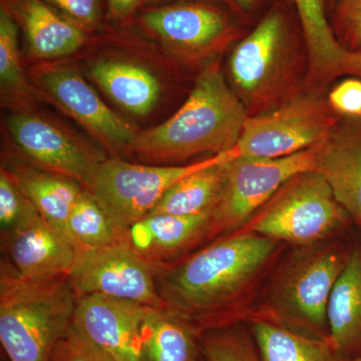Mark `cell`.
Instances as JSON below:
<instances>
[{
  "label": "cell",
  "instance_id": "6da1fadb",
  "mask_svg": "<svg viewBox=\"0 0 361 361\" xmlns=\"http://www.w3.org/2000/svg\"><path fill=\"white\" fill-rule=\"evenodd\" d=\"M278 242L253 232L226 235L173 267L158 268L165 310L203 336L231 325L239 299L270 264Z\"/></svg>",
  "mask_w": 361,
  "mask_h": 361
},
{
  "label": "cell",
  "instance_id": "7a4b0ae2",
  "mask_svg": "<svg viewBox=\"0 0 361 361\" xmlns=\"http://www.w3.org/2000/svg\"><path fill=\"white\" fill-rule=\"evenodd\" d=\"M248 113L217 65L203 70L182 108L153 129L137 133L128 152L148 160L183 161L232 151Z\"/></svg>",
  "mask_w": 361,
  "mask_h": 361
},
{
  "label": "cell",
  "instance_id": "3957f363",
  "mask_svg": "<svg viewBox=\"0 0 361 361\" xmlns=\"http://www.w3.org/2000/svg\"><path fill=\"white\" fill-rule=\"evenodd\" d=\"M77 300L68 276L33 281L2 263L0 341L9 361H51L73 326Z\"/></svg>",
  "mask_w": 361,
  "mask_h": 361
},
{
  "label": "cell",
  "instance_id": "277c9868",
  "mask_svg": "<svg viewBox=\"0 0 361 361\" xmlns=\"http://www.w3.org/2000/svg\"><path fill=\"white\" fill-rule=\"evenodd\" d=\"M229 73L249 116H258L303 92L307 54H301L283 13L274 9L233 49Z\"/></svg>",
  "mask_w": 361,
  "mask_h": 361
},
{
  "label": "cell",
  "instance_id": "5b68a950",
  "mask_svg": "<svg viewBox=\"0 0 361 361\" xmlns=\"http://www.w3.org/2000/svg\"><path fill=\"white\" fill-rule=\"evenodd\" d=\"M350 251L336 239L295 247L275 277L269 313L263 317L306 336L329 337L330 296Z\"/></svg>",
  "mask_w": 361,
  "mask_h": 361
},
{
  "label": "cell",
  "instance_id": "8992f818",
  "mask_svg": "<svg viewBox=\"0 0 361 361\" xmlns=\"http://www.w3.org/2000/svg\"><path fill=\"white\" fill-rule=\"evenodd\" d=\"M353 223L324 177L310 170L287 180L254 215L247 231L295 247L310 246L336 238Z\"/></svg>",
  "mask_w": 361,
  "mask_h": 361
},
{
  "label": "cell",
  "instance_id": "52a82bcc",
  "mask_svg": "<svg viewBox=\"0 0 361 361\" xmlns=\"http://www.w3.org/2000/svg\"><path fill=\"white\" fill-rule=\"evenodd\" d=\"M342 116L317 92H300L261 115L248 116L237 156L275 159L313 148L329 137Z\"/></svg>",
  "mask_w": 361,
  "mask_h": 361
},
{
  "label": "cell",
  "instance_id": "ba28073f",
  "mask_svg": "<svg viewBox=\"0 0 361 361\" xmlns=\"http://www.w3.org/2000/svg\"><path fill=\"white\" fill-rule=\"evenodd\" d=\"M216 156L189 165L164 167L139 165L121 159L104 160L87 191L103 207L114 225L126 232L146 217L176 183L212 163Z\"/></svg>",
  "mask_w": 361,
  "mask_h": 361
},
{
  "label": "cell",
  "instance_id": "9c48e42d",
  "mask_svg": "<svg viewBox=\"0 0 361 361\" xmlns=\"http://www.w3.org/2000/svg\"><path fill=\"white\" fill-rule=\"evenodd\" d=\"M315 166L316 146L282 158L233 157L214 211L212 237L241 229L287 180Z\"/></svg>",
  "mask_w": 361,
  "mask_h": 361
},
{
  "label": "cell",
  "instance_id": "30bf717a",
  "mask_svg": "<svg viewBox=\"0 0 361 361\" xmlns=\"http://www.w3.org/2000/svg\"><path fill=\"white\" fill-rule=\"evenodd\" d=\"M157 272L155 265L123 240L113 245L80 249L68 279L78 297L102 295L165 310Z\"/></svg>",
  "mask_w": 361,
  "mask_h": 361
},
{
  "label": "cell",
  "instance_id": "8fae6325",
  "mask_svg": "<svg viewBox=\"0 0 361 361\" xmlns=\"http://www.w3.org/2000/svg\"><path fill=\"white\" fill-rule=\"evenodd\" d=\"M147 306L102 295L78 297L73 326L114 361H142Z\"/></svg>",
  "mask_w": 361,
  "mask_h": 361
},
{
  "label": "cell",
  "instance_id": "7c38bea8",
  "mask_svg": "<svg viewBox=\"0 0 361 361\" xmlns=\"http://www.w3.org/2000/svg\"><path fill=\"white\" fill-rule=\"evenodd\" d=\"M7 123L13 141L35 165L89 189L104 159L39 116L16 114Z\"/></svg>",
  "mask_w": 361,
  "mask_h": 361
},
{
  "label": "cell",
  "instance_id": "4fadbf2b",
  "mask_svg": "<svg viewBox=\"0 0 361 361\" xmlns=\"http://www.w3.org/2000/svg\"><path fill=\"white\" fill-rule=\"evenodd\" d=\"M144 25L190 58H205L222 51L239 35L227 16L201 4H178L146 11Z\"/></svg>",
  "mask_w": 361,
  "mask_h": 361
},
{
  "label": "cell",
  "instance_id": "5bb4252c",
  "mask_svg": "<svg viewBox=\"0 0 361 361\" xmlns=\"http://www.w3.org/2000/svg\"><path fill=\"white\" fill-rule=\"evenodd\" d=\"M37 82L75 121L114 148L128 151L137 133L111 110L80 73L68 66L37 71Z\"/></svg>",
  "mask_w": 361,
  "mask_h": 361
},
{
  "label": "cell",
  "instance_id": "9a60e30c",
  "mask_svg": "<svg viewBox=\"0 0 361 361\" xmlns=\"http://www.w3.org/2000/svg\"><path fill=\"white\" fill-rule=\"evenodd\" d=\"M334 198L361 229V116H342L316 146V166Z\"/></svg>",
  "mask_w": 361,
  "mask_h": 361
},
{
  "label": "cell",
  "instance_id": "2e32d148",
  "mask_svg": "<svg viewBox=\"0 0 361 361\" xmlns=\"http://www.w3.org/2000/svg\"><path fill=\"white\" fill-rule=\"evenodd\" d=\"M2 242L13 269L33 281L68 276L77 258L73 242L42 217Z\"/></svg>",
  "mask_w": 361,
  "mask_h": 361
},
{
  "label": "cell",
  "instance_id": "e0dca14e",
  "mask_svg": "<svg viewBox=\"0 0 361 361\" xmlns=\"http://www.w3.org/2000/svg\"><path fill=\"white\" fill-rule=\"evenodd\" d=\"M308 59L306 87L319 89L343 75L361 78V54L344 49L326 18L325 0H292Z\"/></svg>",
  "mask_w": 361,
  "mask_h": 361
},
{
  "label": "cell",
  "instance_id": "ac0fdd59",
  "mask_svg": "<svg viewBox=\"0 0 361 361\" xmlns=\"http://www.w3.org/2000/svg\"><path fill=\"white\" fill-rule=\"evenodd\" d=\"M214 211L194 216L148 215L130 226L126 240L142 258L161 267L202 240L211 238Z\"/></svg>",
  "mask_w": 361,
  "mask_h": 361
},
{
  "label": "cell",
  "instance_id": "d6986e66",
  "mask_svg": "<svg viewBox=\"0 0 361 361\" xmlns=\"http://www.w3.org/2000/svg\"><path fill=\"white\" fill-rule=\"evenodd\" d=\"M329 338L342 361L361 355V241L351 245L327 310Z\"/></svg>",
  "mask_w": 361,
  "mask_h": 361
},
{
  "label": "cell",
  "instance_id": "ffe728a7",
  "mask_svg": "<svg viewBox=\"0 0 361 361\" xmlns=\"http://www.w3.org/2000/svg\"><path fill=\"white\" fill-rule=\"evenodd\" d=\"M236 155L235 149L219 154L212 163L183 178L148 215L194 216L215 211L224 191L229 161Z\"/></svg>",
  "mask_w": 361,
  "mask_h": 361
},
{
  "label": "cell",
  "instance_id": "44dd1931",
  "mask_svg": "<svg viewBox=\"0 0 361 361\" xmlns=\"http://www.w3.org/2000/svg\"><path fill=\"white\" fill-rule=\"evenodd\" d=\"M16 14L37 58L68 56L85 42L82 26L59 16L44 0H18Z\"/></svg>",
  "mask_w": 361,
  "mask_h": 361
},
{
  "label": "cell",
  "instance_id": "7402d4cb",
  "mask_svg": "<svg viewBox=\"0 0 361 361\" xmlns=\"http://www.w3.org/2000/svg\"><path fill=\"white\" fill-rule=\"evenodd\" d=\"M249 324L262 361H342L329 337L306 336L263 316H252Z\"/></svg>",
  "mask_w": 361,
  "mask_h": 361
},
{
  "label": "cell",
  "instance_id": "603a6c76",
  "mask_svg": "<svg viewBox=\"0 0 361 361\" xmlns=\"http://www.w3.org/2000/svg\"><path fill=\"white\" fill-rule=\"evenodd\" d=\"M11 173L42 219L71 240L68 217L85 188L70 178L40 169L18 167Z\"/></svg>",
  "mask_w": 361,
  "mask_h": 361
},
{
  "label": "cell",
  "instance_id": "cb8c5ba5",
  "mask_svg": "<svg viewBox=\"0 0 361 361\" xmlns=\"http://www.w3.org/2000/svg\"><path fill=\"white\" fill-rule=\"evenodd\" d=\"M90 75L114 102L130 113L146 115L158 102V80L142 66L101 61L92 66Z\"/></svg>",
  "mask_w": 361,
  "mask_h": 361
},
{
  "label": "cell",
  "instance_id": "d4e9b609",
  "mask_svg": "<svg viewBox=\"0 0 361 361\" xmlns=\"http://www.w3.org/2000/svg\"><path fill=\"white\" fill-rule=\"evenodd\" d=\"M200 338L177 316L148 307L142 330V361H198Z\"/></svg>",
  "mask_w": 361,
  "mask_h": 361
},
{
  "label": "cell",
  "instance_id": "484cf974",
  "mask_svg": "<svg viewBox=\"0 0 361 361\" xmlns=\"http://www.w3.org/2000/svg\"><path fill=\"white\" fill-rule=\"evenodd\" d=\"M68 231L78 251L113 245L126 240V232L114 225L103 207L85 189L71 210Z\"/></svg>",
  "mask_w": 361,
  "mask_h": 361
},
{
  "label": "cell",
  "instance_id": "4316f807",
  "mask_svg": "<svg viewBox=\"0 0 361 361\" xmlns=\"http://www.w3.org/2000/svg\"><path fill=\"white\" fill-rule=\"evenodd\" d=\"M200 345L206 361H262L252 334L236 325L209 330Z\"/></svg>",
  "mask_w": 361,
  "mask_h": 361
},
{
  "label": "cell",
  "instance_id": "83f0119b",
  "mask_svg": "<svg viewBox=\"0 0 361 361\" xmlns=\"http://www.w3.org/2000/svg\"><path fill=\"white\" fill-rule=\"evenodd\" d=\"M42 217L13 173H0V228L2 241Z\"/></svg>",
  "mask_w": 361,
  "mask_h": 361
},
{
  "label": "cell",
  "instance_id": "f1b7e54d",
  "mask_svg": "<svg viewBox=\"0 0 361 361\" xmlns=\"http://www.w3.org/2000/svg\"><path fill=\"white\" fill-rule=\"evenodd\" d=\"M0 80L2 89L25 94L27 85L21 68L18 49V27L13 16L2 7L0 11Z\"/></svg>",
  "mask_w": 361,
  "mask_h": 361
},
{
  "label": "cell",
  "instance_id": "f546056e",
  "mask_svg": "<svg viewBox=\"0 0 361 361\" xmlns=\"http://www.w3.org/2000/svg\"><path fill=\"white\" fill-rule=\"evenodd\" d=\"M331 27L344 49L357 52L361 49V0H336Z\"/></svg>",
  "mask_w": 361,
  "mask_h": 361
},
{
  "label": "cell",
  "instance_id": "4dcf8cb0",
  "mask_svg": "<svg viewBox=\"0 0 361 361\" xmlns=\"http://www.w3.org/2000/svg\"><path fill=\"white\" fill-rule=\"evenodd\" d=\"M51 361H114L71 326L59 341Z\"/></svg>",
  "mask_w": 361,
  "mask_h": 361
},
{
  "label": "cell",
  "instance_id": "1f68e13d",
  "mask_svg": "<svg viewBox=\"0 0 361 361\" xmlns=\"http://www.w3.org/2000/svg\"><path fill=\"white\" fill-rule=\"evenodd\" d=\"M329 102L338 115L361 116V80H343L330 92Z\"/></svg>",
  "mask_w": 361,
  "mask_h": 361
},
{
  "label": "cell",
  "instance_id": "d6a6232c",
  "mask_svg": "<svg viewBox=\"0 0 361 361\" xmlns=\"http://www.w3.org/2000/svg\"><path fill=\"white\" fill-rule=\"evenodd\" d=\"M58 7L73 23L80 26L96 25L101 16L99 0H44Z\"/></svg>",
  "mask_w": 361,
  "mask_h": 361
},
{
  "label": "cell",
  "instance_id": "836d02e7",
  "mask_svg": "<svg viewBox=\"0 0 361 361\" xmlns=\"http://www.w3.org/2000/svg\"><path fill=\"white\" fill-rule=\"evenodd\" d=\"M139 2L140 0H109L111 11L116 18H123L132 13Z\"/></svg>",
  "mask_w": 361,
  "mask_h": 361
},
{
  "label": "cell",
  "instance_id": "e575fe53",
  "mask_svg": "<svg viewBox=\"0 0 361 361\" xmlns=\"http://www.w3.org/2000/svg\"><path fill=\"white\" fill-rule=\"evenodd\" d=\"M257 0H234L235 4H237L240 7V8L243 9V11H249L252 7L254 6V4H256Z\"/></svg>",
  "mask_w": 361,
  "mask_h": 361
},
{
  "label": "cell",
  "instance_id": "d590c367",
  "mask_svg": "<svg viewBox=\"0 0 361 361\" xmlns=\"http://www.w3.org/2000/svg\"><path fill=\"white\" fill-rule=\"evenodd\" d=\"M346 361H361V355L358 356V357L353 358V360H349Z\"/></svg>",
  "mask_w": 361,
  "mask_h": 361
},
{
  "label": "cell",
  "instance_id": "8d00e7d4",
  "mask_svg": "<svg viewBox=\"0 0 361 361\" xmlns=\"http://www.w3.org/2000/svg\"><path fill=\"white\" fill-rule=\"evenodd\" d=\"M329 2L330 4L329 6L331 7V8H332V6H334V2H336V0H329Z\"/></svg>",
  "mask_w": 361,
  "mask_h": 361
},
{
  "label": "cell",
  "instance_id": "74e56055",
  "mask_svg": "<svg viewBox=\"0 0 361 361\" xmlns=\"http://www.w3.org/2000/svg\"><path fill=\"white\" fill-rule=\"evenodd\" d=\"M358 54H361V49H360V51H357Z\"/></svg>",
  "mask_w": 361,
  "mask_h": 361
}]
</instances>
